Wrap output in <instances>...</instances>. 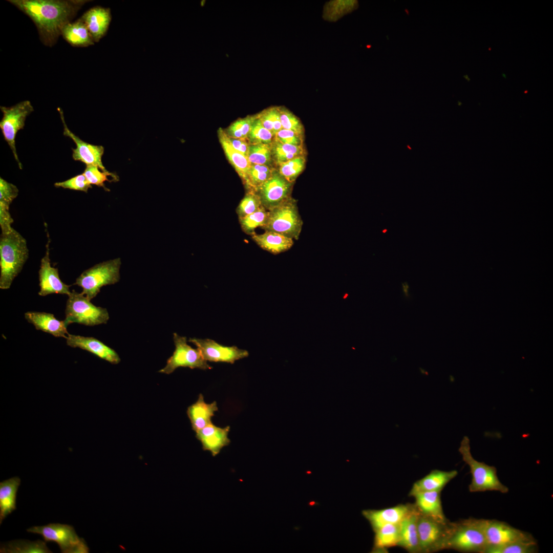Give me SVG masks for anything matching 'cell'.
<instances>
[{
    "instance_id": "obj_1",
    "label": "cell",
    "mask_w": 553,
    "mask_h": 553,
    "mask_svg": "<svg viewBox=\"0 0 553 553\" xmlns=\"http://www.w3.org/2000/svg\"><path fill=\"white\" fill-rule=\"evenodd\" d=\"M35 25L40 40L45 46L54 45L62 30L89 1L8 0Z\"/></svg>"
},
{
    "instance_id": "obj_2",
    "label": "cell",
    "mask_w": 553,
    "mask_h": 553,
    "mask_svg": "<svg viewBox=\"0 0 553 553\" xmlns=\"http://www.w3.org/2000/svg\"><path fill=\"white\" fill-rule=\"evenodd\" d=\"M29 257L26 239L13 229L0 238V288H10L14 279L22 271Z\"/></svg>"
},
{
    "instance_id": "obj_3",
    "label": "cell",
    "mask_w": 553,
    "mask_h": 553,
    "mask_svg": "<svg viewBox=\"0 0 553 553\" xmlns=\"http://www.w3.org/2000/svg\"><path fill=\"white\" fill-rule=\"evenodd\" d=\"M459 452L462 455L463 461L470 469L472 475L471 482L469 485L470 492L494 491L505 494L508 492V488L499 480L495 466L479 462L473 457L468 437H463Z\"/></svg>"
},
{
    "instance_id": "obj_4",
    "label": "cell",
    "mask_w": 553,
    "mask_h": 553,
    "mask_svg": "<svg viewBox=\"0 0 553 553\" xmlns=\"http://www.w3.org/2000/svg\"><path fill=\"white\" fill-rule=\"evenodd\" d=\"M121 264L119 258L96 264L83 271L76 279L74 285L82 288L81 293L91 300L96 296L103 286L119 282Z\"/></svg>"
},
{
    "instance_id": "obj_5",
    "label": "cell",
    "mask_w": 553,
    "mask_h": 553,
    "mask_svg": "<svg viewBox=\"0 0 553 553\" xmlns=\"http://www.w3.org/2000/svg\"><path fill=\"white\" fill-rule=\"evenodd\" d=\"M487 547L485 537L476 519L452 522L445 549L485 553Z\"/></svg>"
},
{
    "instance_id": "obj_6",
    "label": "cell",
    "mask_w": 553,
    "mask_h": 553,
    "mask_svg": "<svg viewBox=\"0 0 553 553\" xmlns=\"http://www.w3.org/2000/svg\"><path fill=\"white\" fill-rule=\"evenodd\" d=\"M268 211V218L262 229L279 233L292 239H299L303 222L295 199L291 197Z\"/></svg>"
},
{
    "instance_id": "obj_7",
    "label": "cell",
    "mask_w": 553,
    "mask_h": 553,
    "mask_svg": "<svg viewBox=\"0 0 553 553\" xmlns=\"http://www.w3.org/2000/svg\"><path fill=\"white\" fill-rule=\"evenodd\" d=\"M109 318L106 308L94 305L81 293L73 290L68 295L64 320L67 326L72 323L93 326L107 324Z\"/></svg>"
},
{
    "instance_id": "obj_8",
    "label": "cell",
    "mask_w": 553,
    "mask_h": 553,
    "mask_svg": "<svg viewBox=\"0 0 553 553\" xmlns=\"http://www.w3.org/2000/svg\"><path fill=\"white\" fill-rule=\"evenodd\" d=\"M29 533L41 535L45 542L56 543L62 553H88L89 549L83 538L77 535L72 526L50 523L44 526H33L27 529Z\"/></svg>"
},
{
    "instance_id": "obj_9",
    "label": "cell",
    "mask_w": 553,
    "mask_h": 553,
    "mask_svg": "<svg viewBox=\"0 0 553 553\" xmlns=\"http://www.w3.org/2000/svg\"><path fill=\"white\" fill-rule=\"evenodd\" d=\"M452 524L449 520L439 521L419 513L417 530L420 552L431 553L445 549Z\"/></svg>"
},
{
    "instance_id": "obj_10",
    "label": "cell",
    "mask_w": 553,
    "mask_h": 553,
    "mask_svg": "<svg viewBox=\"0 0 553 553\" xmlns=\"http://www.w3.org/2000/svg\"><path fill=\"white\" fill-rule=\"evenodd\" d=\"M0 109L3 114L0 128L18 167L22 169L23 165L16 152L15 137L18 131L24 128L27 117L34 111V108L30 101L24 100L10 107L1 106Z\"/></svg>"
},
{
    "instance_id": "obj_11",
    "label": "cell",
    "mask_w": 553,
    "mask_h": 553,
    "mask_svg": "<svg viewBox=\"0 0 553 553\" xmlns=\"http://www.w3.org/2000/svg\"><path fill=\"white\" fill-rule=\"evenodd\" d=\"M173 339L175 346V351L167 359L165 366L160 370L159 372L169 374L179 367L202 370L212 369V367L203 358L198 348L194 349L187 344L186 337L174 333Z\"/></svg>"
},
{
    "instance_id": "obj_12",
    "label": "cell",
    "mask_w": 553,
    "mask_h": 553,
    "mask_svg": "<svg viewBox=\"0 0 553 553\" xmlns=\"http://www.w3.org/2000/svg\"><path fill=\"white\" fill-rule=\"evenodd\" d=\"M477 521L485 537L487 548L518 542L535 541L529 534L504 522L488 519H477Z\"/></svg>"
},
{
    "instance_id": "obj_13",
    "label": "cell",
    "mask_w": 553,
    "mask_h": 553,
    "mask_svg": "<svg viewBox=\"0 0 553 553\" xmlns=\"http://www.w3.org/2000/svg\"><path fill=\"white\" fill-rule=\"evenodd\" d=\"M293 184L285 179L276 168L270 178L256 192L263 207L269 210L291 197Z\"/></svg>"
},
{
    "instance_id": "obj_14",
    "label": "cell",
    "mask_w": 553,
    "mask_h": 553,
    "mask_svg": "<svg viewBox=\"0 0 553 553\" xmlns=\"http://www.w3.org/2000/svg\"><path fill=\"white\" fill-rule=\"evenodd\" d=\"M188 342L194 344L207 361L233 364L235 361L246 357L248 352L233 346H223L214 340L190 338Z\"/></svg>"
},
{
    "instance_id": "obj_15",
    "label": "cell",
    "mask_w": 553,
    "mask_h": 553,
    "mask_svg": "<svg viewBox=\"0 0 553 553\" xmlns=\"http://www.w3.org/2000/svg\"><path fill=\"white\" fill-rule=\"evenodd\" d=\"M50 239L48 233V242L46 244V253L41 260L38 271L39 285L38 294L44 296L56 293L70 294V285L63 283L60 279L58 268L51 266L49 257Z\"/></svg>"
},
{
    "instance_id": "obj_16",
    "label": "cell",
    "mask_w": 553,
    "mask_h": 553,
    "mask_svg": "<svg viewBox=\"0 0 553 553\" xmlns=\"http://www.w3.org/2000/svg\"><path fill=\"white\" fill-rule=\"evenodd\" d=\"M57 110L63 124V135L72 139L76 145V148H72L73 159L86 164V166H95L103 171H107L102 162L104 147L101 145L88 143L75 135L67 126L62 110L60 108H58Z\"/></svg>"
},
{
    "instance_id": "obj_17",
    "label": "cell",
    "mask_w": 553,
    "mask_h": 553,
    "mask_svg": "<svg viewBox=\"0 0 553 553\" xmlns=\"http://www.w3.org/2000/svg\"><path fill=\"white\" fill-rule=\"evenodd\" d=\"M67 345L88 351L110 363L116 365L120 363L118 353L102 342L93 337L69 334L66 338Z\"/></svg>"
},
{
    "instance_id": "obj_18",
    "label": "cell",
    "mask_w": 553,
    "mask_h": 553,
    "mask_svg": "<svg viewBox=\"0 0 553 553\" xmlns=\"http://www.w3.org/2000/svg\"><path fill=\"white\" fill-rule=\"evenodd\" d=\"M414 506V504H401L384 509L364 510L362 514L369 522L374 531L387 524L400 523Z\"/></svg>"
},
{
    "instance_id": "obj_19",
    "label": "cell",
    "mask_w": 553,
    "mask_h": 553,
    "mask_svg": "<svg viewBox=\"0 0 553 553\" xmlns=\"http://www.w3.org/2000/svg\"><path fill=\"white\" fill-rule=\"evenodd\" d=\"M229 426L220 428L211 423L196 432V437L201 442L203 450L210 452L215 457L229 444Z\"/></svg>"
},
{
    "instance_id": "obj_20",
    "label": "cell",
    "mask_w": 553,
    "mask_h": 553,
    "mask_svg": "<svg viewBox=\"0 0 553 553\" xmlns=\"http://www.w3.org/2000/svg\"><path fill=\"white\" fill-rule=\"evenodd\" d=\"M80 18L86 25L94 42H97L107 34L112 15L110 8L95 6L87 11Z\"/></svg>"
},
{
    "instance_id": "obj_21",
    "label": "cell",
    "mask_w": 553,
    "mask_h": 553,
    "mask_svg": "<svg viewBox=\"0 0 553 553\" xmlns=\"http://www.w3.org/2000/svg\"><path fill=\"white\" fill-rule=\"evenodd\" d=\"M25 317L36 330L49 333L55 337L66 339L69 334L64 320H57L52 313L28 311L25 313Z\"/></svg>"
},
{
    "instance_id": "obj_22",
    "label": "cell",
    "mask_w": 553,
    "mask_h": 553,
    "mask_svg": "<svg viewBox=\"0 0 553 553\" xmlns=\"http://www.w3.org/2000/svg\"><path fill=\"white\" fill-rule=\"evenodd\" d=\"M418 514L419 512L414 504L412 510L399 523V540L398 546L411 553L420 552L417 530Z\"/></svg>"
},
{
    "instance_id": "obj_23",
    "label": "cell",
    "mask_w": 553,
    "mask_h": 553,
    "mask_svg": "<svg viewBox=\"0 0 553 553\" xmlns=\"http://www.w3.org/2000/svg\"><path fill=\"white\" fill-rule=\"evenodd\" d=\"M440 495L441 491H427L415 493L412 497H414V504L420 514L445 521L448 520L443 511Z\"/></svg>"
},
{
    "instance_id": "obj_24",
    "label": "cell",
    "mask_w": 553,
    "mask_h": 553,
    "mask_svg": "<svg viewBox=\"0 0 553 553\" xmlns=\"http://www.w3.org/2000/svg\"><path fill=\"white\" fill-rule=\"evenodd\" d=\"M218 410L216 401L207 403L205 401L203 395L200 394L198 400L189 406L187 410L192 429L196 432L212 423L211 418Z\"/></svg>"
},
{
    "instance_id": "obj_25",
    "label": "cell",
    "mask_w": 553,
    "mask_h": 553,
    "mask_svg": "<svg viewBox=\"0 0 553 553\" xmlns=\"http://www.w3.org/2000/svg\"><path fill=\"white\" fill-rule=\"evenodd\" d=\"M457 474L458 472L456 470L450 471L433 470L413 484L409 495L410 496H412L418 492L441 491Z\"/></svg>"
},
{
    "instance_id": "obj_26",
    "label": "cell",
    "mask_w": 553,
    "mask_h": 553,
    "mask_svg": "<svg viewBox=\"0 0 553 553\" xmlns=\"http://www.w3.org/2000/svg\"><path fill=\"white\" fill-rule=\"evenodd\" d=\"M251 238L261 248L273 254L286 251L293 245L292 239L271 231L265 230L260 235L255 233Z\"/></svg>"
},
{
    "instance_id": "obj_27",
    "label": "cell",
    "mask_w": 553,
    "mask_h": 553,
    "mask_svg": "<svg viewBox=\"0 0 553 553\" xmlns=\"http://www.w3.org/2000/svg\"><path fill=\"white\" fill-rule=\"evenodd\" d=\"M217 133L220 143L227 159L243 182L246 178L251 163L246 157L236 150L231 146L228 138L223 129L219 128Z\"/></svg>"
},
{
    "instance_id": "obj_28",
    "label": "cell",
    "mask_w": 553,
    "mask_h": 553,
    "mask_svg": "<svg viewBox=\"0 0 553 553\" xmlns=\"http://www.w3.org/2000/svg\"><path fill=\"white\" fill-rule=\"evenodd\" d=\"M20 484L18 477H12L0 483V524L16 509L17 492Z\"/></svg>"
},
{
    "instance_id": "obj_29",
    "label": "cell",
    "mask_w": 553,
    "mask_h": 553,
    "mask_svg": "<svg viewBox=\"0 0 553 553\" xmlns=\"http://www.w3.org/2000/svg\"><path fill=\"white\" fill-rule=\"evenodd\" d=\"M61 35L69 44L75 47H87L95 43L81 18L67 24L62 29Z\"/></svg>"
},
{
    "instance_id": "obj_30",
    "label": "cell",
    "mask_w": 553,
    "mask_h": 553,
    "mask_svg": "<svg viewBox=\"0 0 553 553\" xmlns=\"http://www.w3.org/2000/svg\"><path fill=\"white\" fill-rule=\"evenodd\" d=\"M399 531V523L387 524L375 530L373 552H386L388 548L398 546Z\"/></svg>"
},
{
    "instance_id": "obj_31",
    "label": "cell",
    "mask_w": 553,
    "mask_h": 553,
    "mask_svg": "<svg viewBox=\"0 0 553 553\" xmlns=\"http://www.w3.org/2000/svg\"><path fill=\"white\" fill-rule=\"evenodd\" d=\"M1 553H50L46 542L38 540H15L1 544Z\"/></svg>"
},
{
    "instance_id": "obj_32",
    "label": "cell",
    "mask_w": 553,
    "mask_h": 553,
    "mask_svg": "<svg viewBox=\"0 0 553 553\" xmlns=\"http://www.w3.org/2000/svg\"><path fill=\"white\" fill-rule=\"evenodd\" d=\"M275 167L251 164L243 183L246 191L256 192L272 176Z\"/></svg>"
},
{
    "instance_id": "obj_33",
    "label": "cell",
    "mask_w": 553,
    "mask_h": 553,
    "mask_svg": "<svg viewBox=\"0 0 553 553\" xmlns=\"http://www.w3.org/2000/svg\"><path fill=\"white\" fill-rule=\"evenodd\" d=\"M357 6L356 1H330L324 7L323 17L327 21L335 22L356 9Z\"/></svg>"
},
{
    "instance_id": "obj_34",
    "label": "cell",
    "mask_w": 553,
    "mask_h": 553,
    "mask_svg": "<svg viewBox=\"0 0 553 553\" xmlns=\"http://www.w3.org/2000/svg\"><path fill=\"white\" fill-rule=\"evenodd\" d=\"M271 149L272 159L276 166L305 154L303 146L284 144L274 140L271 144Z\"/></svg>"
},
{
    "instance_id": "obj_35",
    "label": "cell",
    "mask_w": 553,
    "mask_h": 553,
    "mask_svg": "<svg viewBox=\"0 0 553 553\" xmlns=\"http://www.w3.org/2000/svg\"><path fill=\"white\" fill-rule=\"evenodd\" d=\"M268 215V211L263 206L257 211L245 216L239 218V221L243 231L247 235L252 236L255 234V229L258 227L262 228L265 225Z\"/></svg>"
},
{
    "instance_id": "obj_36",
    "label": "cell",
    "mask_w": 553,
    "mask_h": 553,
    "mask_svg": "<svg viewBox=\"0 0 553 553\" xmlns=\"http://www.w3.org/2000/svg\"><path fill=\"white\" fill-rule=\"evenodd\" d=\"M89 183L101 187L106 191L110 190L105 185V182H117L119 177L108 171H103L99 167L93 165H87L83 173Z\"/></svg>"
},
{
    "instance_id": "obj_37",
    "label": "cell",
    "mask_w": 553,
    "mask_h": 553,
    "mask_svg": "<svg viewBox=\"0 0 553 553\" xmlns=\"http://www.w3.org/2000/svg\"><path fill=\"white\" fill-rule=\"evenodd\" d=\"M247 158L251 164L273 166L271 144H250Z\"/></svg>"
},
{
    "instance_id": "obj_38",
    "label": "cell",
    "mask_w": 553,
    "mask_h": 553,
    "mask_svg": "<svg viewBox=\"0 0 553 553\" xmlns=\"http://www.w3.org/2000/svg\"><path fill=\"white\" fill-rule=\"evenodd\" d=\"M306 163L304 156L293 158L277 165L279 173L287 181L294 183L297 177L303 171Z\"/></svg>"
},
{
    "instance_id": "obj_39",
    "label": "cell",
    "mask_w": 553,
    "mask_h": 553,
    "mask_svg": "<svg viewBox=\"0 0 553 553\" xmlns=\"http://www.w3.org/2000/svg\"><path fill=\"white\" fill-rule=\"evenodd\" d=\"M256 115L263 126L269 130L273 136L283 129L278 107H269Z\"/></svg>"
},
{
    "instance_id": "obj_40",
    "label": "cell",
    "mask_w": 553,
    "mask_h": 553,
    "mask_svg": "<svg viewBox=\"0 0 553 553\" xmlns=\"http://www.w3.org/2000/svg\"><path fill=\"white\" fill-rule=\"evenodd\" d=\"M255 118L256 114L239 118L224 131L229 137L247 139Z\"/></svg>"
},
{
    "instance_id": "obj_41",
    "label": "cell",
    "mask_w": 553,
    "mask_h": 553,
    "mask_svg": "<svg viewBox=\"0 0 553 553\" xmlns=\"http://www.w3.org/2000/svg\"><path fill=\"white\" fill-rule=\"evenodd\" d=\"M538 550L535 541L518 542L487 548L485 553H534Z\"/></svg>"
},
{
    "instance_id": "obj_42",
    "label": "cell",
    "mask_w": 553,
    "mask_h": 553,
    "mask_svg": "<svg viewBox=\"0 0 553 553\" xmlns=\"http://www.w3.org/2000/svg\"><path fill=\"white\" fill-rule=\"evenodd\" d=\"M262 206L260 198L257 192L248 190L239 204L236 212L239 218H242L257 211Z\"/></svg>"
},
{
    "instance_id": "obj_43",
    "label": "cell",
    "mask_w": 553,
    "mask_h": 553,
    "mask_svg": "<svg viewBox=\"0 0 553 553\" xmlns=\"http://www.w3.org/2000/svg\"><path fill=\"white\" fill-rule=\"evenodd\" d=\"M273 138L274 136L263 126L256 114L255 119L247 138L249 143L271 144Z\"/></svg>"
},
{
    "instance_id": "obj_44",
    "label": "cell",
    "mask_w": 553,
    "mask_h": 553,
    "mask_svg": "<svg viewBox=\"0 0 553 553\" xmlns=\"http://www.w3.org/2000/svg\"><path fill=\"white\" fill-rule=\"evenodd\" d=\"M278 108L283 129L303 135L304 127L299 118L285 107L280 106Z\"/></svg>"
},
{
    "instance_id": "obj_45",
    "label": "cell",
    "mask_w": 553,
    "mask_h": 553,
    "mask_svg": "<svg viewBox=\"0 0 553 553\" xmlns=\"http://www.w3.org/2000/svg\"><path fill=\"white\" fill-rule=\"evenodd\" d=\"M18 193L19 190L15 185L0 177V209L9 210L11 203Z\"/></svg>"
},
{
    "instance_id": "obj_46",
    "label": "cell",
    "mask_w": 553,
    "mask_h": 553,
    "mask_svg": "<svg viewBox=\"0 0 553 553\" xmlns=\"http://www.w3.org/2000/svg\"><path fill=\"white\" fill-rule=\"evenodd\" d=\"M54 186L56 187H62L86 193H87L89 188H92V185L89 183L83 173L64 181L56 182L54 183Z\"/></svg>"
},
{
    "instance_id": "obj_47",
    "label": "cell",
    "mask_w": 553,
    "mask_h": 553,
    "mask_svg": "<svg viewBox=\"0 0 553 553\" xmlns=\"http://www.w3.org/2000/svg\"><path fill=\"white\" fill-rule=\"evenodd\" d=\"M273 140L284 144L303 146V135L284 129H281L274 135Z\"/></svg>"
},
{
    "instance_id": "obj_48",
    "label": "cell",
    "mask_w": 553,
    "mask_h": 553,
    "mask_svg": "<svg viewBox=\"0 0 553 553\" xmlns=\"http://www.w3.org/2000/svg\"><path fill=\"white\" fill-rule=\"evenodd\" d=\"M228 138L231 146L236 150L247 158L250 147V143L247 139L235 138L229 137Z\"/></svg>"
},
{
    "instance_id": "obj_49",
    "label": "cell",
    "mask_w": 553,
    "mask_h": 553,
    "mask_svg": "<svg viewBox=\"0 0 553 553\" xmlns=\"http://www.w3.org/2000/svg\"><path fill=\"white\" fill-rule=\"evenodd\" d=\"M409 288H410L409 285V284H408V283L407 282H405L402 283V288L403 292L404 294L406 295V297H409Z\"/></svg>"
},
{
    "instance_id": "obj_50",
    "label": "cell",
    "mask_w": 553,
    "mask_h": 553,
    "mask_svg": "<svg viewBox=\"0 0 553 553\" xmlns=\"http://www.w3.org/2000/svg\"><path fill=\"white\" fill-rule=\"evenodd\" d=\"M502 75H503V77H504V78H506V76H505L506 75H505V74H502Z\"/></svg>"
}]
</instances>
